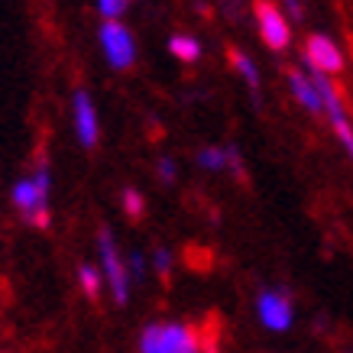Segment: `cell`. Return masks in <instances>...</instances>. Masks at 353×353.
Segmentation results:
<instances>
[{"mask_svg": "<svg viewBox=\"0 0 353 353\" xmlns=\"http://www.w3.org/2000/svg\"><path fill=\"white\" fill-rule=\"evenodd\" d=\"M139 353H201V334L192 324L156 321L139 334Z\"/></svg>", "mask_w": 353, "mask_h": 353, "instance_id": "6da1fadb", "label": "cell"}, {"mask_svg": "<svg viewBox=\"0 0 353 353\" xmlns=\"http://www.w3.org/2000/svg\"><path fill=\"white\" fill-rule=\"evenodd\" d=\"M13 204L32 227H49V169L39 165L32 179H20L13 185Z\"/></svg>", "mask_w": 353, "mask_h": 353, "instance_id": "7a4b0ae2", "label": "cell"}, {"mask_svg": "<svg viewBox=\"0 0 353 353\" xmlns=\"http://www.w3.org/2000/svg\"><path fill=\"white\" fill-rule=\"evenodd\" d=\"M97 39H101V49H104V59H108L110 68L127 72L130 65L137 62V39H133V32H130L120 20H104L101 23Z\"/></svg>", "mask_w": 353, "mask_h": 353, "instance_id": "3957f363", "label": "cell"}, {"mask_svg": "<svg viewBox=\"0 0 353 353\" xmlns=\"http://www.w3.org/2000/svg\"><path fill=\"white\" fill-rule=\"evenodd\" d=\"M97 253H101V266H104V276H108V285L114 292V301L117 305H127L130 301V269L127 263L120 259V250L114 243V234L108 227L97 230Z\"/></svg>", "mask_w": 353, "mask_h": 353, "instance_id": "277c9868", "label": "cell"}, {"mask_svg": "<svg viewBox=\"0 0 353 353\" xmlns=\"http://www.w3.org/2000/svg\"><path fill=\"white\" fill-rule=\"evenodd\" d=\"M253 17H256L259 36L272 52H285L292 46V26L289 17L282 13L276 0H253Z\"/></svg>", "mask_w": 353, "mask_h": 353, "instance_id": "5b68a950", "label": "cell"}, {"mask_svg": "<svg viewBox=\"0 0 353 353\" xmlns=\"http://www.w3.org/2000/svg\"><path fill=\"white\" fill-rule=\"evenodd\" d=\"M305 62H308V68L321 72V75H341L343 72L341 46L334 43L331 36H324V32H311L305 39Z\"/></svg>", "mask_w": 353, "mask_h": 353, "instance_id": "8992f818", "label": "cell"}, {"mask_svg": "<svg viewBox=\"0 0 353 353\" xmlns=\"http://www.w3.org/2000/svg\"><path fill=\"white\" fill-rule=\"evenodd\" d=\"M256 311H259V321L266 324L269 331H289L292 327V318H295V311H292V299L285 292H263L256 301Z\"/></svg>", "mask_w": 353, "mask_h": 353, "instance_id": "52a82bcc", "label": "cell"}, {"mask_svg": "<svg viewBox=\"0 0 353 353\" xmlns=\"http://www.w3.org/2000/svg\"><path fill=\"white\" fill-rule=\"evenodd\" d=\"M72 117H75L78 143H81L85 150H94L101 130H97L94 101H91V94H88V91H75V97H72Z\"/></svg>", "mask_w": 353, "mask_h": 353, "instance_id": "ba28073f", "label": "cell"}, {"mask_svg": "<svg viewBox=\"0 0 353 353\" xmlns=\"http://www.w3.org/2000/svg\"><path fill=\"white\" fill-rule=\"evenodd\" d=\"M285 78H289L292 94H295V101H299L301 108L308 110V114H314V117H321V114H324L321 97H318V88H314V81H311L308 72H301V68H289V72H285Z\"/></svg>", "mask_w": 353, "mask_h": 353, "instance_id": "9c48e42d", "label": "cell"}, {"mask_svg": "<svg viewBox=\"0 0 353 353\" xmlns=\"http://www.w3.org/2000/svg\"><path fill=\"white\" fill-rule=\"evenodd\" d=\"M227 52H230V65H234L236 72L243 75L246 85L253 88V91H259V68H256V62L250 59V52H243V49H236V46H230Z\"/></svg>", "mask_w": 353, "mask_h": 353, "instance_id": "30bf717a", "label": "cell"}, {"mask_svg": "<svg viewBox=\"0 0 353 353\" xmlns=\"http://www.w3.org/2000/svg\"><path fill=\"white\" fill-rule=\"evenodd\" d=\"M169 52L179 59V62H198L201 59V43L194 39V36H172L169 39Z\"/></svg>", "mask_w": 353, "mask_h": 353, "instance_id": "8fae6325", "label": "cell"}, {"mask_svg": "<svg viewBox=\"0 0 353 353\" xmlns=\"http://www.w3.org/2000/svg\"><path fill=\"white\" fill-rule=\"evenodd\" d=\"M194 162L208 172H221L227 169V150H217V146H204V150L194 152Z\"/></svg>", "mask_w": 353, "mask_h": 353, "instance_id": "7c38bea8", "label": "cell"}, {"mask_svg": "<svg viewBox=\"0 0 353 353\" xmlns=\"http://www.w3.org/2000/svg\"><path fill=\"white\" fill-rule=\"evenodd\" d=\"M120 201H123V211H127L130 221H139V217L146 214V201H143V194H139L137 188H123Z\"/></svg>", "mask_w": 353, "mask_h": 353, "instance_id": "4fadbf2b", "label": "cell"}, {"mask_svg": "<svg viewBox=\"0 0 353 353\" xmlns=\"http://www.w3.org/2000/svg\"><path fill=\"white\" fill-rule=\"evenodd\" d=\"M78 282H81V289H85L88 299H97V295H101V272H97L94 266L78 269Z\"/></svg>", "mask_w": 353, "mask_h": 353, "instance_id": "5bb4252c", "label": "cell"}, {"mask_svg": "<svg viewBox=\"0 0 353 353\" xmlns=\"http://www.w3.org/2000/svg\"><path fill=\"white\" fill-rule=\"evenodd\" d=\"M127 7H130V0H97V13L104 20H120L127 13Z\"/></svg>", "mask_w": 353, "mask_h": 353, "instance_id": "9a60e30c", "label": "cell"}, {"mask_svg": "<svg viewBox=\"0 0 353 353\" xmlns=\"http://www.w3.org/2000/svg\"><path fill=\"white\" fill-rule=\"evenodd\" d=\"M227 169L234 172L240 182H246V169H243V159H240V150H236V146H227Z\"/></svg>", "mask_w": 353, "mask_h": 353, "instance_id": "2e32d148", "label": "cell"}, {"mask_svg": "<svg viewBox=\"0 0 353 353\" xmlns=\"http://www.w3.org/2000/svg\"><path fill=\"white\" fill-rule=\"evenodd\" d=\"M152 266H156V272H159L162 279H169V272H172V256H169V250H156L152 253Z\"/></svg>", "mask_w": 353, "mask_h": 353, "instance_id": "e0dca14e", "label": "cell"}, {"mask_svg": "<svg viewBox=\"0 0 353 353\" xmlns=\"http://www.w3.org/2000/svg\"><path fill=\"white\" fill-rule=\"evenodd\" d=\"M127 269H130V279H143L146 276V259L139 256V253H130Z\"/></svg>", "mask_w": 353, "mask_h": 353, "instance_id": "ac0fdd59", "label": "cell"}, {"mask_svg": "<svg viewBox=\"0 0 353 353\" xmlns=\"http://www.w3.org/2000/svg\"><path fill=\"white\" fill-rule=\"evenodd\" d=\"M282 13H285L289 20H295V23L305 20V7H301L299 0H282Z\"/></svg>", "mask_w": 353, "mask_h": 353, "instance_id": "d6986e66", "label": "cell"}, {"mask_svg": "<svg viewBox=\"0 0 353 353\" xmlns=\"http://www.w3.org/2000/svg\"><path fill=\"white\" fill-rule=\"evenodd\" d=\"M159 179H162L165 185L175 179V162H172V159H159Z\"/></svg>", "mask_w": 353, "mask_h": 353, "instance_id": "ffe728a7", "label": "cell"}]
</instances>
